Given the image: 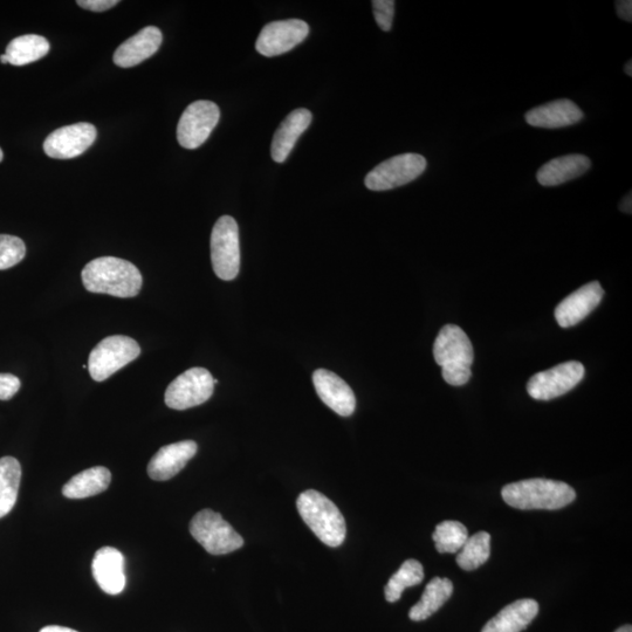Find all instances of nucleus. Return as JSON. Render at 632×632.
Returning a JSON list of instances; mask_svg holds the SVG:
<instances>
[{
    "instance_id": "1",
    "label": "nucleus",
    "mask_w": 632,
    "mask_h": 632,
    "mask_svg": "<svg viewBox=\"0 0 632 632\" xmlns=\"http://www.w3.org/2000/svg\"><path fill=\"white\" fill-rule=\"evenodd\" d=\"M88 292L108 294L116 298H134L141 292L143 278L137 267L125 259L96 258L81 273Z\"/></svg>"
},
{
    "instance_id": "2",
    "label": "nucleus",
    "mask_w": 632,
    "mask_h": 632,
    "mask_svg": "<svg viewBox=\"0 0 632 632\" xmlns=\"http://www.w3.org/2000/svg\"><path fill=\"white\" fill-rule=\"evenodd\" d=\"M501 496L518 510H560L573 503L576 492L566 483L539 478L508 484Z\"/></svg>"
},
{
    "instance_id": "3",
    "label": "nucleus",
    "mask_w": 632,
    "mask_h": 632,
    "mask_svg": "<svg viewBox=\"0 0 632 632\" xmlns=\"http://www.w3.org/2000/svg\"><path fill=\"white\" fill-rule=\"evenodd\" d=\"M434 356L438 366L442 367L443 379L450 386L462 387L470 381L474 350L462 328L444 326L435 341Z\"/></svg>"
},
{
    "instance_id": "4",
    "label": "nucleus",
    "mask_w": 632,
    "mask_h": 632,
    "mask_svg": "<svg viewBox=\"0 0 632 632\" xmlns=\"http://www.w3.org/2000/svg\"><path fill=\"white\" fill-rule=\"evenodd\" d=\"M297 507L302 520L321 542L329 547L342 545L347 534L346 520L331 499L308 490L300 494Z\"/></svg>"
},
{
    "instance_id": "5",
    "label": "nucleus",
    "mask_w": 632,
    "mask_h": 632,
    "mask_svg": "<svg viewBox=\"0 0 632 632\" xmlns=\"http://www.w3.org/2000/svg\"><path fill=\"white\" fill-rule=\"evenodd\" d=\"M140 354L141 347L134 339L125 335L108 336L89 354L88 372L94 381H106Z\"/></svg>"
},
{
    "instance_id": "6",
    "label": "nucleus",
    "mask_w": 632,
    "mask_h": 632,
    "mask_svg": "<svg viewBox=\"0 0 632 632\" xmlns=\"http://www.w3.org/2000/svg\"><path fill=\"white\" fill-rule=\"evenodd\" d=\"M192 537L212 555H224L244 546V539L221 514L211 510L198 512L190 522Z\"/></svg>"
},
{
    "instance_id": "7",
    "label": "nucleus",
    "mask_w": 632,
    "mask_h": 632,
    "mask_svg": "<svg viewBox=\"0 0 632 632\" xmlns=\"http://www.w3.org/2000/svg\"><path fill=\"white\" fill-rule=\"evenodd\" d=\"M211 261L216 276L224 281L235 280L240 270L239 229L235 218L218 219L211 233Z\"/></svg>"
},
{
    "instance_id": "8",
    "label": "nucleus",
    "mask_w": 632,
    "mask_h": 632,
    "mask_svg": "<svg viewBox=\"0 0 632 632\" xmlns=\"http://www.w3.org/2000/svg\"><path fill=\"white\" fill-rule=\"evenodd\" d=\"M427 167L428 162L422 155H397L370 171L364 184L372 191L393 190L417 180Z\"/></svg>"
},
{
    "instance_id": "9",
    "label": "nucleus",
    "mask_w": 632,
    "mask_h": 632,
    "mask_svg": "<svg viewBox=\"0 0 632 632\" xmlns=\"http://www.w3.org/2000/svg\"><path fill=\"white\" fill-rule=\"evenodd\" d=\"M215 383L209 370L191 368L169 384L164 401L170 409L187 410L208 402Z\"/></svg>"
},
{
    "instance_id": "10",
    "label": "nucleus",
    "mask_w": 632,
    "mask_h": 632,
    "mask_svg": "<svg viewBox=\"0 0 632 632\" xmlns=\"http://www.w3.org/2000/svg\"><path fill=\"white\" fill-rule=\"evenodd\" d=\"M221 119V111L215 102L199 100L185 109L177 127V140L185 149H197L209 136Z\"/></svg>"
},
{
    "instance_id": "11",
    "label": "nucleus",
    "mask_w": 632,
    "mask_h": 632,
    "mask_svg": "<svg viewBox=\"0 0 632 632\" xmlns=\"http://www.w3.org/2000/svg\"><path fill=\"white\" fill-rule=\"evenodd\" d=\"M586 369L581 362L568 361L531 377L528 394L537 401H551L569 393L583 377Z\"/></svg>"
},
{
    "instance_id": "12",
    "label": "nucleus",
    "mask_w": 632,
    "mask_h": 632,
    "mask_svg": "<svg viewBox=\"0 0 632 632\" xmlns=\"http://www.w3.org/2000/svg\"><path fill=\"white\" fill-rule=\"evenodd\" d=\"M309 33L304 20L288 19L267 24L257 39V51L264 57H277L302 43Z\"/></svg>"
},
{
    "instance_id": "13",
    "label": "nucleus",
    "mask_w": 632,
    "mask_h": 632,
    "mask_svg": "<svg viewBox=\"0 0 632 632\" xmlns=\"http://www.w3.org/2000/svg\"><path fill=\"white\" fill-rule=\"evenodd\" d=\"M98 136V130L91 123L80 122L54 130L44 142L47 156L58 160H70L78 157L92 147Z\"/></svg>"
},
{
    "instance_id": "14",
    "label": "nucleus",
    "mask_w": 632,
    "mask_h": 632,
    "mask_svg": "<svg viewBox=\"0 0 632 632\" xmlns=\"http://www.w3.org/2000/svg\"><path fill=\"white\" fill-rule=\"evenodd\" d=\"M604 291L599 281H593L568 295L555 309V319L562 328L574 327L585 320L601 304Z\"/></svg>"
},
{
    "instance_id": "15",
    "label": "nucleus",
    "mask_w": 632,
    "mask_h": 632,
    "mask_svg": "<svg viewBox=\"0 0 632 632\" xmlns=\"http://www.w3.org/2000/svg\"><path fill=\"white\" fill-rule=\"evenodd\" d=\"M313 383L316 394L328 408L342 417L354 414L356 409L354 391L340 376L327 369H318L313 374Z\"/></svg>"
},
{
    "instance_id": "16",
    "label": "nucleus",
    "mask_w": 632,
    "mask_h": 632,
    "mask_svg": "<svg viewBox=\"0 0 632 632\" xmlns=\"http://www.w3.org/2000/svg\"><path fill=\"white\" fill-rule=\"evenodd\" d=\"M92 572L103 592L119 595L125 590L127 583L125 556L118 549L113 547L99 549L93 559Z\"/></svg>"
},
{
    "instance_id": "17",
    "label": "nucleus",
    "mask_w": 632,
    "mask_h": 632,
    "mask_svg": "<svg viewBox=\"0 0 632 632\" xmlns=\"http://www.w3.org/2000/svg\"><path fill=\"white\" fill-rule=\"evenodd\" d=\"M198 450L194 441H183L163 446L151 458L148 465L149 477L157 482H166L180 473Z\"/></svg>"
},
{
    "instance_id": "18",
    "label": "nucleus",
    "mask_w": 632,
    "mask_h": 632,
    "mask_svg": "<svg viewBox=\"0 0 632 632\" xmlns=\"http://www.w3.org/2000/svg\"><path fill=\"white\" fill-rule=\"evenodd\" d=\"M162 32L155 26L144 27L135 36L129 38L114 53V64L121 68H130L153 57L161 47Z\"/></svg>"
},
{
    "instance_id": "19",
    "label": "nucleus",
    "mask_w": 632,
    "mask_h": 632,
    "mask_svg": "<svg viewBox=\"0 0 632 632\" xmlns=\"http://www.w3.org/2000/svg\"><path fill=\"white\" fill-rule=\"evenodd\" d=\"M525 119L532 127L559 129L574 126L582 121L583 112L573 101L561 99L533 108L526 114Z\"/></svg>"
},
{
    "instance_id": "20",
    "label": "nucleus",
    "mask_w": 632,
    "mask_h": 632,
    "mask_svg": "<svg viewBox=\"0 0 632 632\" xmlns=\"http://www.w3.org/2000/svg\"><path fill=\"white\" fill-rule=\"evenodd\" d=\"M312 123V113L305 108L295 109L281 123L274 134L271 155L277 163H284L290 156L299 137L306 132Z\"/></svg>"
},
{
    "instance_id": "21",
    "label": "nucleus",
    "mask_w": 632,
    "mask_h": 632,
    "mask_svg": "<svg viewBox=\"0 0 632 632\" xmlns=\"http://www.w3.org/2000/svg\"><path fill=\"white\" fill-rule=\"evenodd\" d=\"M592 162L585 155L572 154L554 158L538 171V182L542 187H558L587 173Z\"/></svg>"
},
{
    "instance_id": "22",
    "label": "nucleus",
    "mask_w": 632,
    "mask_h": 632,
    "mask_svg": "<svg viewBox=\"0 0 632 632\" xmlns=\"http://www.w3.org/2000/svg\"><path fill=\"white\" fill-rule=\"evenodd\" d=\"M539 614V603L531 599L518 600L505 607L482 632H521L532 623Z\"/></svg>"
},
{
    "instance_id": "23",
    "label": "nucleus",
    "mask_w": 632,
    "mask_h": 632,
    "mask_svg": "<svg viewBox=\"0 0 632 632\" xmlns=\"http://www.w3.org/2000/svg\"><path fill=\"white\" fill-rule=\"evenodd\" d=\"M111 471L103 466H95L80 472L65 484L63 494L70 499H85L105 492L111 485Z\"/></svg>"
},
{
    "instance_id": "24",
    "label": "nucleus",
    "mask_w": 632,
    "mask_h": 632,
    "mask_svg": "<svg viewBox=\"0 0 632 632\" xmlns=\"http://www.w3.org/2000/svg\"><path fill=\"white\" fill-rule=\"evenodd\" d=\"M453 593V585L449 579L435 577L425 587L421 601L411 608L409 617L412 621L421 622L437 613Z\"/></svg>"
},
{
    "instance_id": "25",
    "label": "nucleus",
    "mask_w": 632,
    "mask_h": 632,
    "mask_svg": "<svg viewBox=\"0 0 632 632\" xmlns=\"http://www.w3.org/2000/svg\"><path fill=\"white\" fill-rule=\"evenodd\" d=\"M50 52V43L44 37L37 34H26V36L13 39L6 47V57L9 64L13 66H25L44 58Z\"/></svg>"
},
{
    "instance_id": "26",
    "label": "nucleus",
    "mask_w": 632,
    "mask_h": 632,
    "mask_svg": "<svg viewBox=\"0 0 632 632\" xmlns=\"http://www.w3.org/2000/svg\"><path fill=\"white\" fill-rule=\"evenodd\" d=\"M22 466L16 458H0V519L15 507L18 498Z\"/></svg>"
},
{
    "instance_id": "27",
    "label": "nucleus",
    "mask_w": 632,
    "mask_h": 632,
    "mask_svg": "<svg viewBox=\"0 0 632 632\" xmlns=\"http://www.w3.org/2000/svg\"><path fill=\"white\" fill-rule=\"evenodd\" d=\"M491 555V535L479 532L466 540L457 555V565L470 572L483 566Z\"/></svg>"
},
{
    "instance_id": "28",
    "label": "nucleus",
    "mask_w": 632,
    "mask_h": 632,
    "mask_svg": "<svg viewBox=\"0 0 632 632\" xmlns=\"http://www.w3.org/2000/svg\"><path fill=\"white\" fill-rule=\"evenodd\" d=\"M424 580L422 563L410 559L403 563L397 573L390 577L388 585L384 588V595L390 603L397 602L405 589L415 587Z\"/></svg>"
},
{
    "instance_id": "29",
    "label": "nucleus",
    "mask_w": 632,
    "mask_h": 632,
    "mask_svg": "<svg viewBox=\"0 0 632 632\" xmlns=\"http://www.w3.org/2000/svg\"><path fill=\"white\" fill-rule=\"evenodd\" d=\"M432 539L439 553L455 554L460 551L469 539L467 528L459 521H443L437 525Z\"/></svg>"
},
{
    "instance_id": "30",
    "label": "nucleus",
    "mask_w": 632,
    "mask_h": 632,
    "mask_svg": "<svg viewBox=\"0 0 632 632\" xmlns=\"http://www.w3.org/2000/svg\"><path fill=\"white\" fill-rule=\"evenodd\" d=\"M26 256V246L22 239L0 235V271L16 266Z\"/></svg>"
},
{
    "instance_id": "31",
    "label": "nucleus",
    "mask_w": 632,
    "mask_h": 632,
    "mask_svg": "<svg viewBox=\"0 0 632 632\" xmlns=\"http://www.w3.org/2000/svg\"><path fill=\"white\" fill-rule=\"evenodd\" d=\"M373 10L377 25L382 31L389 32L393 27L395 16L394 0H374Z\"/></svg>"
},
{
    "instance_id": "32",
    "label": "nucleus",
    "mask_w": 632,
    "mask_h": 632,
    "mask_svg": "<svg viewBox=\"0 0 632 632\" xmlns=\"http://www.w3.org/2000/svg\"><path fill=\"white\" fill-rule=\"evenodd\" d=\"M22 384L17 376L12 374H0V401H9L15 396Z\"/></svg>"
},
{
    "instance_id": "33",
    "label": "nucleus",
    "mask_w": 632,
    "mask_h": 632,
    "mask_svg": "<svg viewBox=\"0 0 632 632\" xmlns=\"http://www.w3.org/2000/svg\"><path fill=\"white\" fill-rule=\"evenodd\" d=\"M77 4L80 8L88 11L105 12L114 8V6L118 5L119 2H116V0H79Z\"/></svg>"
},
{
    "instance_id": "34",
    "label": "nucleus",
    "mask_w": 632,
    "mask_h": 632,
    "mask_svg": "<svg viewBox=\"0 0 632 632\" xmlns=\"http://www.w3.org/2000/svg\"><path fill=\"white\" fill-rule=\"evenodd\" d=\"M617 16L625 20V22H632V2L631 0H620L616 2Z\"/></svg>"
},
{
    "instance_id": "35",
    "label": "nucleus",
    "mask_w": 632,
    "mask_h": 632,
    "mask_svg": "<svg viewBox=\"0 0 632 632\" xmlns=\"http://www.w3.org/2000/svg\"><path fill=\"white\" fill-rule=\"evenodd\" d=\"M620 209L624 212V214H629L631 215V209H632V199H631V194L625 196L623 198V201L620 205Z\"/></svg>"
},
{
    "instance_id": "36",
    "label": "nucleus",
    "mask_w": 632,
    "mask_h": 632,
    "mask_svg": "<svg viewBox=\"0 0 632 632\" xmlns=\"http://www.w3.org/2000/svg\"><path fill=\"white\" fill-rule=\"evenodd\" d=\"M40 632H78L70 628L58 627V625H48L44 629H41Z\"/></svg>"
},
{
    "instance_id": "37",
    "label": "nucleus",
    "mask_w": 632,
    "mask_h": 632,
    "mask_svg": "<svg viewBox=\"0 0 632 632\" xmlns=\"http://www.w3.org/2000/svg\"><path fill=\"white\" fill-rule=\"evenodd\" d=\"M624 72L625 74L629 75V77H632V61L631 60H629L628 63L625 64Z\"/></svg>"
},
{
    "instance_id": "38",
    "label": "nucleus",
    "mask_w": 632,
    "mask_h": 632,
    "mask_svg": "<svg viewBox=\"0 0 632 632\" xmlns=\"http://www.w3.org/2000/svg\"><path fill=\"white\" fill-rule=\"evenodd\" d=\"M615 632H632L631 625H624L620 629H617Z\"/></svg>"
},
{
    "instance_id": "39",
    "label": "nucleus",
    "mask_w": 632,
    "mask_h": 632,
    "mask_svg": "<svg viewBox=\"0 0 632 632\" xmlns=\"http://www.w3.org/2000/svg\"><path fill=\"white\" fill-rule=\"evenodd\" d=\"M0 63L9 64V60H8V57H6V54H3V56H0Z\"/></svg>"
},
{
    "instance_id": "40",
    "label": "nucleus",
    "mask_w": 632,
    "mask_h": 632,
    "mask_svg": "<svg viewBox=\"0 0 632 632\" xmlns=\"http://www.w3.org/2000/svg\"><path fill=\"white\" fill-rule=\"evenodd\" d=\"M3 158H4L3 150L0 149V162L3 161Z\"/></svg>"
}]
</instances>
